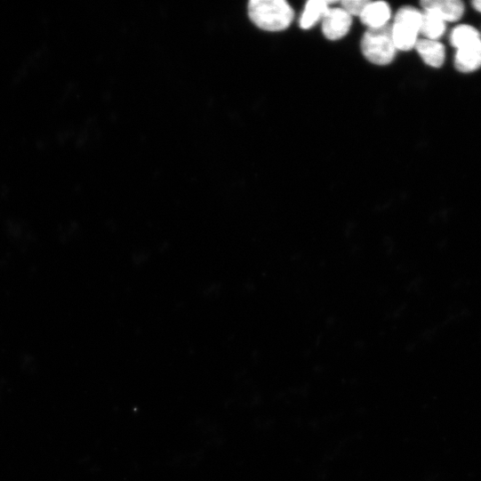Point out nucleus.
<instances>
[{
  "instance_id": "obj_12",
  "label": "nucleus",
  "mask_w": 481,
  "mask_h": 481,
  "mask_svg": "<svg viewBox=\"0 0 481 481\" xmlns=\"http://www.w3.org/2000/svg\"><path fill=\"white\" fill-rule=\"evenodd\" d=\"M472 5L477 12L481 13V0H475Z\"/></svg>"
},
{
  "instance_id": "obj_3",
  "label": "nucleus",
  "mask_w": 481,
  "mask_h": 481,
  "mask_svg": "<svg viewBox=\"0 0 481 481\" xmlns=\"http://www.w3.org/2000/svg\"><path fill=\"white\" fill-rule=\"evenodd\" d=\"M364 57L376 66H387L395 60L397 49L393 43L391 27L368 29L361 41Z\"/></svg>"
},
{
  "instance_id": "obj_9",
  "label": "nucleus",
  "mask_w": 481,
  "mask_h": 481,
  "mask_svg": "<svg viewBox=\"0 0 481 481\" xmlns=\"http://www.w3.org/2000/svg\"><path fill=\"white\" fill-rule=\"evenodd\" d=\"M330 6L324 0H310L304 9L300 20V26L303 30H309L322 21Z\"/></svg>"
},
{
  "instance_id": "obj_10",
  "label": "nucleus",
  "mask_w": 481,
  "mask_h": 481,
  "mask_svg": "<svg viewBox=\"0 0 481 481\" xmlns=\"http://www.w3.org/2000/svg\"><path fill=\"white\" fill-rule=\"evenodd\" d=\"M445 23L436 14L429 12L421 13L420 35L426 40L437 41L445 32Z\"/></svg>"
},
{
  "instance_id": "obj_6",
  "label": "nucleus",
  "mask_w": 481,
  "mask_h": 481,
  "mask_svg": "<svg viewBox=\"0 0 481 481\" xmlns=\"http://www.w3.org/2000/svg\"><path fill=\"white\" fill-rule=\"evenodd\" d=\"M421 5L423 12L436 14L445 23L459 21L464 12V5L459 0H425Z\"/></svg>"
},
{
  "instance_id": "obj_4",
  "label": "nucleus",
  "mask_w": 481,
  "mask_h": 481,
  "mask_svg": "<svg viewBox=\"0 0 481 481\" xmlns=\"http://www.w3.org/2000/svg\"><path fill=\"white\" fill-rule=\"evenodd\" d=\"M421 12L413 7H404L396 14L391 27L397 51L410 52L415 47L420 35Z\"/></svg>"
},
{
  "instance_id": "obj_11",
  "label": "nucleus",
  "mask_w": 481,
  "mask_h": 481,
  "mask_svg": "<svg viewBox=\"0 0 481 481\" xmlns=\"http://www.w3.org/2000/svg\"><path fill=\"white\" fill-rule=\"evenodd\" d=\"M369 3L367 0H345L341 3V6L351 17H360Z\"/></svg>"
},
{
  "instance_id": "obj_7",
  "label": "nucleus",
  "mask_w": 481,
  "mask_h": 481,
  "mask_svg": "<svg viewBox=\"0 0 481 481\" xmlns=\"http://www.w3.org/2000/svg\"><path fill=\"white\" fill-rule=\"evenodd\" d=\"M359 18L368 29L386 27L391 18L390 7L382 2H370Z\"/></svg>"
},
{
  "instance_id": "obj_8",
  "label": "nucleus",
  "mask_w": 481,
  "mask_h": 481,
  "mask_svg": "<svg viewBox=\"0 0 481 481\" xmlns=\"http://www.w3.org/2000/svg\"><path fill=\"white\" fill-rule=\"evenodd\" d=\"M414 49L427 66L439 68L444 65L445 49L437 41L418 40Z\"/></svg>"
},
{
  "instance_id": "obj_5",
  "label": "nucleus",
  "mask_w": 481,
  "mask_h": 481,
  "mask_svg": "<svg viewBox=\"0 0 481 481\" xmlns=\"http://www.w3.org/2000/svg\"><path fill=\"white\" fill-rule=\"evenodd\" d=\"M352 26V17L342 8H329L322 20L325 37L330 41H339L345 37Z\"/></svg>"
},
{
  "instance_id": "obj_1",
  "label": "nucleus",
  "mask_w": 481,
  "mask_h": 481,
  "mask_svg": "<svg viewBox=\"0 0 481 481\" xmlns=\"http://www.w3.org/2000/svg\"><path fill=\"white\" fill-rule=\"evenodd\" d=\"M248 12L255 26L274 33L286 30L294 19L293 8L284 0H252Z\"/></svg>"
},
{
  "instance_id": "obj_2",
  "label": "nucleus",
  "mask_w": 481,
  "mask_h": 481,
  "mask_svg": "<svg viewBox=\"0 0 481 481\" xmlns=\"http://www.w3.org/2000/svg\"><path fill=\"white\" fill-rule=\"evenodd\" d=\"M450 42L456 50L454 65L461 73H472L481 68V36L474 28L461 25L451 33Z\"/></svg>"
}]
</instances>
